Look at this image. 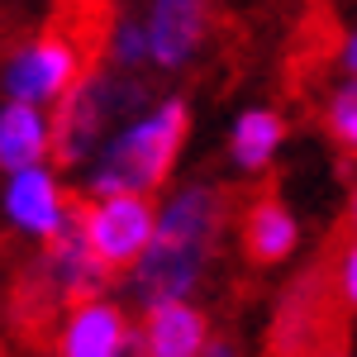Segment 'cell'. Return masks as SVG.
<instances>
[{
	"label": "cell",
	"mask_w": 357,
	"mask_h": 357,
	"mask_svg": "<svg viewBox=\"0 0 357 357\" xmlns=\"http://www.w3.org/2000/svg\"><path fill=\"white\" fill-rule=\"evenodd\" d=\"M324 129H329V138L343 153L357 158V77H343L329 91V100H324Z\"/></svg>",
	"instance_id": "15"
},
{
	"label": "cell",
	"mask_w": 357,
	"mask_h": 357,
	"mask_svg": "<svg viewBox=\"0 0 357 357\" xmlns=\"http://www.w3.org/2000/svg\"><path fill=\"white\" fill-rule=\"evenodd\" d=\"M338 296H343V305L357 314V234L348 238V248L338 252Z\"/></svg>",
	"instance_id": "16"
},
{
	"label": "cell",
	"mask_w": 357,
	"mask_h": 357,
	"mask_svg": "<svg viewBox=\"0 0 357 357\" xmlns=\"http://www.w3.org/2000/svg\"><path fill=\"white\" fill-rule=\"evenodd\" d=\"M291 138V124L276 105H243V110L229 119V134H224V162L234 176H267L281 158Z\"/></svg>",
	"instance_id": "11"
},
{
	"label": "cell",
	"mask_w": 357,
	"mask_h": 357,
	"mask_svg": "<svg viewBox=\"0 0 357 357\" xmlns=\"http://www.w3.org/2000/svg\"><path fill=\"white\" fill-rule=\"evenodd\" d=\"M134 15L158 77H186L215 38V0H143Z\"/></svg>",
	"instance_id": "6"
},
{
	"label": "cell",
	"mask_w": 357,
	"mask_h": 357,
	"mask_svg": "<svg viewBox=\"0 0 357 357\" xmlns=\"http://www.w3.org/2000/svg\"><path fill=\"white\" fill-rule=\"evenodd\" d=\"M348 234H357V181H353V191H348Z\"/></svg>",
	"instance_id": "18"
},
{
	"label": "cell",
	"mask_w": 357,
	"mask_h": 357,
	"mask_svg": "<svg viewBox=\"0 0 357 357\" xmlns=\"http://www.w3.org/2000/svg\"><path fill=\"white\" fill-rule=\"evenodd\" d=\"M301 215L281 195H257L238 220V248L252 267H286L301 252Z\"/></svg>",
	"instance_id": "12"
},
{
	"label": "cell",
	"mask_w": 357,
	"mask_h": 357,
	"mask_svg": "<svg viewBox=\"0 0 357 357\" xmlns=\"http://www.w3.org/2000/svg\"><path fill=\"white\" fill-rule=\"evenodd\" d=\"M143 100H148V91L129 72H114V67L91 72L86 67L82 77L72 82V91L53 105V162L82 167L96 153V143Z\"/></svg>",
	"instance_id": "3"
},
{
	"label": "cell",
	"mask_w": 357,
	"mask_h": 357,
	"mask_svg": "<svg viewBox=\"0 0 357 357\" xmlns=\"http://www.w3.org/2000/svg\"><path fill=\"white\" fill-rule=\"evenodd\" d=\"M53 353L57 357H129V353H138L129 305H119L110 291L62 305V319L53 329Z\"/></svg>",
	"instance_id": "8"
},
{
	"label": "cell",
	"mask_w": 357,
	"mask_h": 357,
	"mask_svg": "<svg viewBox=\"0 0 357 357\" xmlns=\"http://www.w3.org/2000/svg\"><path fill=\"white\" fill-rule=\"evenodd\" d=\"M77 215V191L67 181V167L53 158L24 162L15 172H0V224L10 238L38 248L57 238Z\"/></svg>",
	"instance_id": "4"
},
{
	"label": "cell",
	"mask_w": 357,
	"mask_h": 357,
	"mask_svg": "<svg viewBox=\"0 0 357 357\" xmlns=\"http://www.w3.org/2000/svg\"><path fill=\"white\" fill-rule=\"evenodd\" d=\"M53 158V110L0 96V172Z\"/></svg>",
	"instance_id": "13"
},
{
	"label": "cell",
	"mask_w": 357,
	"mask_h": 357,
	"mask_svg": "<svg viewBox=\"0 0 357 357\" xmlns=\"http://www.w3.org/2000/svg\"><path fill=\"white\" fill-rule=\"evenodd\" d=\"M153 224H158V195L138 191L77 195V229L114 276L143 252V243L153 238Z\"/></svg>",
	"instance_id": "7"
},
{
	"label": "cell",
	"mask_w": 357,
	"mask_h": 357,
	"mask_svg": "<svg viewBox=\"0 0 357 357\" xmlns=\"http://www.w3.org/2000/svg\"><path fill=\"white\" fill-rule=\"evenodd\" d=\"M210 314L200 310V301H162L138 310V353L143 357H205V343H210Z\"/></svg>",
	"instance_id": "10"
},
{
	"label": "cell",
	"mask_w": 357,
	"mask_h": 357,
	"mask_svg": "<svg viewBox=\"0 0 357 357\" xmlns=\"http://www.w3.org/2000/svg\"><path fill=\"white\" fill-rule=\"evenodd\" d=\"M338 72L343 77H357V24L343 33V43H338Z\"/></svg>",
	"instance_id": "17"
},
{
	"label": "cell",
	"mask_w": 357,
	"mask_h": 357,
	"mask_svg": "<svg viewBox=\"0 0 357 357\" xmlns=\"http://www.w3.org/2000/svg\"><path fill=\"white\" fill-rule=\"evenodd\" d=\"M105 62L114 72H129V77H143L148 72V43H143V29H138V15H119L114 29L105 33Z\"/></svg>",
	"instance_id": "14"
},
{
	"label": "cell",
	"mask_w": 357,
	"mask_h": 357,
	"mask_svg": "<svg viewBox=\"0 0 357 357\" xmlns=\"http://www.w3.org/2000/svg\"><path fill=\"white\" fill-rule=\"evenodd\" d=\"M72 5H96V0H72Z\"/></svg>",
	"instance_id": "19"
},
{
	"label": "cell",
	"mask_w": 357,
	"mask_h": 357,
	"mask_svg": "<svg viewBox=\"0 0 357 357\" xmlns=\"http://www.w3.org/2000/svg\"><path fill=\"white\" fill-rule=\"evenodd\" d=\"M186 143H191L186 96H148L77 167L82 172V191L77 195H105V191L158 195L176 176Z\"/></svg>",
	"instance_id": "2"
},
{
	"label": "cell",
	"mask_w": 357,
	"mask_h": 357,
	"mask_svg": "<svg viewBox=\"0 0 357 357\" xmlns=\"http://www.w3.org/2000/svg\"><path fill=\"white\" fill-rule=\"evenodd\" d=\"M158 195L162 200H158L153 238L119 272L134 310H148L162 301H195L210 281V267L220 257L224 220H229L224 191L210 176H186V181L172 176Z\"/></svg>",
	"instance_id": "1"
},
{
	"label": "cell",
	"mask_w": 357,
	"mask_h": 357,
	"mask_svg": "<svg viewBox=\"0 0 357 357\" xmlns=\"http://www.w3.org/2000/svg\"><path fill=\"white\" fill-rule=\"evenodd\" d=\"M33 286L43 291V301H53V305H72V301H82V296H100V291L114 286V272L91 252V243L82 238L77 215H72V224H67L57 238L38 243V257H33Z\"/></svg>",
	"instance_id": "9"
},
{
	"label": "cell",
	"mask_w": 357,
	"mask_h": 357,
	"mask_svg": "<svg viewBox=\"0 0 357 357\" xmlns=\"http://www.w3.org/2000/svg\"><path fill=\"white\" fill-rule=\"evenodd\" d=\"M82 72H86L82 38L67 33V29H38V33L20 38L5 53V62H0V96L53 110Z\"/></svg>",
	"instance_id": "5"
}]
</instances>
